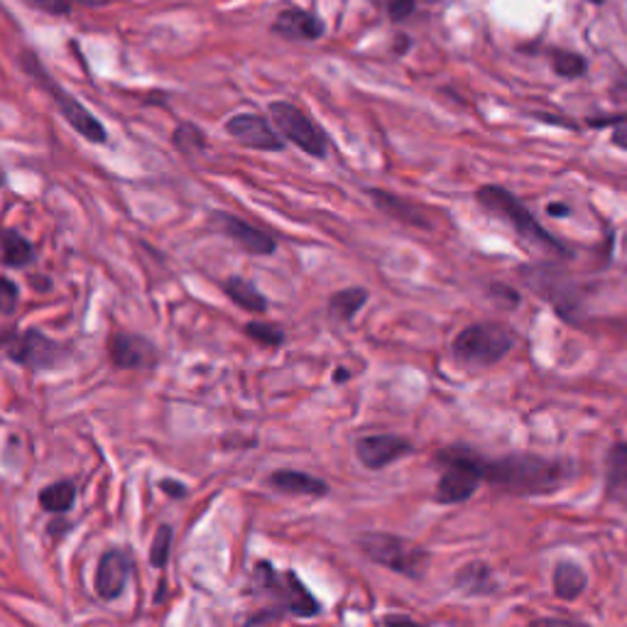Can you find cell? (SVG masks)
Wrapping results in <instances>:
<instances>
[{
	"label": "cell",
	"mask_w": 627,
	"mask_h": 627,
	"mask_svg": "<svg viewBox=\"0 0 627 627\" xmlns=\"http://www.w3.org/2000/svg\"><path fill=\"white\" fill-rule=\"evenodd\" d=\"M108 358L120 370H152L158 366V348L145 336L118 332L108 338Z\"/></svg>",
	"instance_id": "8fae6325"
},
{
	"label": "cell",
	"mask_w": 627,
	"mask_h": 627,
	"mask_svg": "<svg viewBox=\"0 0 627 627\" xmlns=\"http://www.w3.org/2000/svg\"><path fill=\"white\" fill-rule=\"evenodd\" d=\"M490 296H493V300H502L505 306H512V310H515L517 304H520V294H517L510 288H502V284H493Z\"/></svg>",
	"instance_id": "d6a6232c"
},
{
	"label": "cell",
	"mask_w": 627,
	"mask_h": 627,
	"mask_svg": "<svg viewBox=\"0 0 627 627\" xmlns=\"http://www.w3.org/2000/svg\"><path fill=\"white\" fill-rule=\"evenodd\" d=\"M32 8L42 10V13L50 15H69L72 13V3L69 0H28Z\"/></svg>",
	"instance_id": "1f68e13d"
},
{
	"label": "cell",
	"mask_w": 627,
	"mask_h": 627,
	"mask_svg": "<svg viewBox=\"0 0 627 627\" xmlns=\"http://www.w3.org/2000/svg\"><path fill=\"white\" fill-rule=\"evenodd\" d=\"M172 140H174V145L184 152V155H194V152H202L206 148V138L202 130L190 123H184L174 130Z\"/></svg>",
	"instance_id": "83f0119b"
},
{
	"label": "cell",
	"mask_w": 627,
	"mask_h": 627,
	"mask_svg": "<svg viewBox=\"0 0 627 627\" xmlns=\"http://www.w3.org/2000/svg\"><path fill=\"white\" fill-rule=\"evenodd\" d=\"M588 126H593V128L613 126V145L627 150V113L625 116H613V118H601V120H588Z\"/></svg>",
	"instance_id": "f546056e"
},
{
	"label": "cell",
	"mask_w": 627,
	"mask_h": 627,
	"mask_svg": "<svg viewBox=\"0 0 627 627\" xmlns=\"http://www.w3.org/2000/svg\"><path fill=\"white\" fill-rule=\"evenodd\" d=\"M376 3L380 10H385V15H388L392 23H402L417 8V0H376Z\"/></svg>",
	"instance_id": "f1b7e54d"
},
{
	"label": "cell",
	"mask_w": 627,
	"mask_h": 627,
	"mask_svg": "<svg viewBox=\"0 0 627 627\" xmlns=\"http://www.w3.org/2000/svg\"><path fill=\"white\" fill-rule=\"evenodd\" d=\"M18 302H20V292H18V284L8 278H0V314L10 316L18 310Z\"/></svg>",
	"instance_id": "4dcf8cb0"
},
{
	"label": "cell",
	"mask_w": 627,
	"mask_h": 627,
	"mask_svg": "<svg viewBox=\"0 0 627 627\" xmlns=\"http://www.w3.org/2000/svg\"><path fill=\"white\" fill-rule=\"evenodd\" d=\"M605 495L627 505V439L615 444L605 456Z\"/></svg>",
	"instance_id": "d6986e66"
},
{
	"label": "cell",
	"mask_w": 627,
	"mask_h": 627,
	"mask_svg": "<svg viewBox=\"0 0 627 627\" xmlns=\"http://www.w3.org/2000/svg\"><path fill=\"white\" fill-rule=\"evenodd\" d=\"M368 302V290L363 288H350V290H340L336 294H332V300H328V314L336 322H350L360 310L363 304Z\"/></svg>",
	"instance_id": "cb8c5ba5"
},
{
	"label": "cell",
	"mask_w": 627,
	"mask_h": 627,
	"mask_svg": "<svg viewBox=\"0 0 627 627\" xmlns=\"http://www.w3.org/2000/svg\"><path fill=\"white\" fill-rule=\"evenodd\" d=\"M23 67L32 76V79H35L42 86V89L50 94L54 106L60 108L62 118L67 120V123L76 130V133H79L84 140L96 142V145H104V142L108 140V133H106V128H104L101 120H98L89 111V108H84L79 101H76L72 94L64 91L62 86L52 79V76H47V72L42 69L40 60L30 50L23 52Z\"/></svg>",
	"instance_id": "ba28073f"
},
{
	"label": "cell",
	"mask_w": 627,
	"mask_h": 627,
	"mask_svg": "<svg viewBox=\"0 0 627 627\" xmlns=\"http://www.w3.org/2000/svg\"><path fill=\"white\" fill-rule=\"evenodd\" d=\"M130 569H133V561H130L123 549H108L96 566V576H94L96 596L104 601H116L123 596L126 583L130 579Z\"/></svg>",
	"instance_id": "5bb4252c"
},
{
	"label": "cell",
	"mask_w": 627,
	"mask_h": 627,
	"mask_svg": "<svg viewBox=\"0 0 627 627\" xmlns=\"http://www.w3.org/2000/svg\"><path fill=\"white\" fill-rule=\"evenodd\" d=\"M412 442L400 434H368L356 442V456L368 471H382L412 454Z\"/></svg>",
	"instance_id": "7c38bea8"
},
{
	"label": "cell",
	"mask_w": 627,
	"mask_h": 627,
	"mask_svg": "<svg viewBox=\"0 0 627 627\" xmlns=\"http://www.w3.org/2000/svg\"><path fill=\"white\" fill-rule=\"evenodd\" d=\"M268 486H272L274 490L288 493V495H306V498H324L328 493V483L310 476V473L302 471H290V468H280L270 473Z\"/></svg>",
	"instance_id": "e0dca14e"
},
{
	"label": "cell",
	"mask_w": 627,
	"mask_h": 627,
	"mask_svg": "<svg viewBox=\"0 0 627 627\" xmlns=\"http://www.w3.org/2000/svg\"><path fill=\"white\" fill-rule=\"evenodd\" d=\"M476 199L478 204L486 208L488 214L493 216H498L500 221L505 224H510L517 234L525 236L527 240H532V244L537 246H542L547 250H554V252H569V248L561 244V240H556L549 230L537 221L534 214L527 208L517 196L508 190H502V186H495V184H486V186H480V190L476 192Z\"/></svg>",
	"instance_id": "3957f363"
},
{
	"label": "cell",
	"mask_w": 627,
	"mask_h": 627,
	"mask_svg": "<svg viewBox=\"0 0 627 627\" xmlns=\"http://www.w3.org/2000/svg\"><path fill=\"white\" fill-rule=\"evenodd\" d=\"M547 212H549V214H552V216H554V214H559V216H569V206H561V204H549V206H547Z\"/></svg>",
	"instance_id": "d590c367"
},
{
	"label": "cell",
	"mask_w": 627,
	"mask_h": 627,
	"mask_svg": "<svg viewBox=\"0 0 627 627\" xmlns=\"http://www.w3.org/2000/svg\"><path fill=\"white\" fill-rule=\"evenodd\" d=\"M272 32L278 37L292 40V42H314L324 35L326 25L322 18L312 13V10L282 8L280 15L274 18Z\"/></svg>",
	"instance_id": "9a60e30c"
},
{
	"label": "cell",
	"mask_w": 627,
	"mask_h": 627,
	"mask_svg": "<svg viewBox=\"0 0 627 627\" xmlns=\"http://www.w3.org/2000/svg\"><path fill=\"white\" fill-rule=\"evenodd\" d=\"M246 336L256 340L260 346H268V348H278L284 344V332L280 326L268 324V322H250L246 324Z\"/></svg>",
	"instance_id": "484cf974"
},
{
	"label": "cell",
	"mask_w": 627,
	"mask_h": 627,
	"mask_svg": "<svg viewBox=\"0 0 627 627\" xmlns=\"http://www.w3.org/2000/svg\"><path fill=\"white\" fill-rule=\"evenodd\" d=\"M40 508L52 515H64L74 508L76 500V488L72 480H57L50 483L47 488L40 490Z\"/></svg>",
	"instance_id": "603a6c76"
},
{
	"label": "cell",
	"mask_w": 627,
	"mask_h": 627,
	"mask_svg": "<svg viewBox=\"0 0 627 627\" xmlns=\"http://www.w3.org/2000/svg\"><path fill=\"white\" fill-rule=\"evenodd\" d=\"M162 488L167 495H172V498H184L186 495V486H182V483H174V480H162Z\"/></svg>",
	"instance_id": "836d02e7"
},
{
	"label": "cell",
	"mask_w": 627,
	"mask_h": 627,
	"mask_svg": "<svg viewBox=\"0 0 627 627\" xmlns=\"http://www.w3.org/2000/svg\"><path fill=\"white\" fill-rule=\"evenodd\" d=\"M252 593L272 601L280 615H294V618H316L322 605L312 596L294 571H274L270 561H258L252 569Z\"/></svg>",
	"instance_id": "7a4b0ae2"
},
{
	"label": "cell",
	"mask_w": 627,
	"mask_h": 627,
	"mask_svg": "<svg viewBox=\"0 0 627 627\" xmlns=\"http://www.w3.org/2000/svg\"><path fill=\"white\" fill-rule=\"evenodd\" d=\"M442 464V478L436 483V502L456 505L473 498L486 476V458L473 448H444L436 456Z\"/></svg>",
	"instance_id": "277c9868"
},
{
	"label": "cell",
	"mask_w": 627,
	"mask_h": 627,
	"mask_svg": "<svg viewBox=\"0 0 627 627\" xmlns=\"http://www.w3.org/2000/svg\"><path fill=\"white\" fill-rule=\"evenodd\" d=\"M172 552V527L160 525L155 537H152V549H150V564L155 569H164L170 561Z\"/></svg>",
	"instance_id": "4316f807"
},
{
	"label": "cell",
	"mask_w": 627,
	"mask_h": 627,
	"mask_svg": "<svg viewBox=\"0 0 627 627\" xmlns=\"http://www.w3.org/2000/svg\"><path fill=\"white\" fill-rule=\"evenodd\" d=\"M35 260V246L18 230H0V262L6 268H28Z\"/></svg>",
	"instance_id": "44dd1931"
},
{
	"label": "cell",
	"mask_w": 627,
	"mask_h": 627,
	"mask_svg": "<svg viewBox=\"0 0 627 627\" xmlns=\"http://www.w3.org/2000/svg\"><path fill=\"white\" fill-rule=\"evenodd\" d=\"M588 586V576L576 561H559L554 569V593L561 601H576Z\"/></svg>",
	"instance_id": "ffe728a7"
},
{
	"label": "cell",
	"mask_w": 627,
	"mask_h": 627,
	"mask_svg": "<svg viewBox=\"0 0 627 627\" xmlns=\"http://www.w3.org/2000/svg\"><path fill=\"white\" fill-rule=\"evenodd\" d=\"M370 199L376 204L382 214H388L390 218H398V221L414 226V228H429V218L424 216L422 206L412 204L410 199H402L398 194L382 192V190H370Z\"/></svg>",
	"instance_id": "ac0fdd59"
},
{
	"label": "cell",
	"mask_w": 627,
	"mask_h": 627,
	"mask_svg": "<svg viewBox=\"0 0 627 627\" xmlns=\"http://www.w3.org/2000/svg\"><path fill=\"white\" fill-rule=\"evenodd\" d=\"M69 3L84 6V8H104V6H108V3H113V0H69Z\"/></svg>",
	"instance_id": "e575fe53"
},
{
	"label": "cell",
	"mask_w": 627,
	"mask_h": 627,
	"mask_svg": "<svg viewBox=\"0 0 627 627\" xmlns=\"http://www.w3.org/2000/svg\"><path fill=\"white\" fill-rule=\"evenodd\" d=\"M358 549L372 564L394 571L407 579L424 576L429 564V552L410 539L388 532H366L358 537Z\"/></svg>",
	"instance_id": "5b68a950"
},
{
	"label": "cell",
	"mask_w": 627,
	"mask_h": 627,
	"mask_svg": "<svg viewBox=\"0 0 627 627\" xmlns=\"http://www.w3.org/2000/svg\"><path fill=\"white\" fill-rule=\"evenodd\" d=\"M226 133L234 138L238 145H246L250 150H262V152L284 150V140L280 136V130H274L270 126V120L258 113H238L234 118H228Z\"/></svg>",
	"instance_id": "30bf717a"
},
{
	"label": "cell",
	"mask_w": 627,
	"mask_h": 627,
	"mask_svg": "<svg viewBox=\"0 0 627 627\" xmlns=\"http://www.w3.org/2000/svg\"><path fill=\"white\" fill-rule=\"evenodd\" d=\"M224 292L228 294V300L238 304L240 310H246L250 314H266L268 312V300L266 294H260V290L246 278H228L224 284Z\"/></svg>",
	"instance_id": "7402d4cb"
},
{
	"label": "cell",
	"mask_w": 627,
	"mask_h": 627,
	"mask_svg": "<svg viewBox=\"0 0 627 627\" xmlns=\"http://www.w3.org/2000/svg\"><path fill=\"white\" fill-rule=\"evenodd\" d=\"M454 583L464 596L473 598L493 596V593H498L500 588L498 579H495V571L486 564V561H468V564L456 571Z\"/></svg>",
	"instance_id": "2e32d148"
},
{
	"label": "cell",
	"mask_w": 627,
	"mask_h": 627,
	"mask_svg": "<svg viewBox=\"0 0 627 627\" xmlns=\"http://www.w3.org/2000/svg\"><path fill=\"white\" fill-rule=\"evenodd\" d=\"M382 623H412V618H407V615H388V618H382Z\"/></svg>",
	"instance_id": "8d00e7d4"
},
{
	"label": "cell",
	"mask_w": 627,
	"mask_h": 627,
	"mask_svg": "<svg viewBox=\"0 0 627 627\" xmlns=\"http://www.w3.org/2000/svg\"><path fill=\"white\" fill-rule=\"evenodd\" d=\"M214 226L250 256H272L278 250V240L268 230L252 226L234 214H214Z\"/></svg>",
	"instance_id": "4fadbf2b"
},
{
	"label": "cell",
	"mask_w": 627,
	"mask_h": 627,
	"mask_svg": "<svg viewBox=\"0 0 627 627\" xmlns=\"http://www.w3.org/2000/svg\"><path fill=\"white\" fill-rule=\"evenodd\" d=\"M515 346V334L508 326L495 324V322H480L471 324L461 332L454 344H451V354L464 366L473 368H486L495 366L510 354Z\"/></svg>",
	"instance_id": "52a82bcc"
},
{
	"label": "cell",
	"mask_w": 627,
	"mask_h": 627,
	"mask_svg": "<svg viewBox=\"0 0 627 627\" xmlns=\"http://www.w3.org/2000/svg\"><path fill=\"white\" fill-rule=\"evenodd\" d=\"M552 67L559 76H564V79H579V76L586 74V60H583L581 54H576V52L554 50L552 52Z\"/></svg>",
	"instance_id": "d4e9b609"
},
{
	"label": "cell",
	"mask_w": 627,
	"mask_h": 627,
	"mask_svg": "<svg viewBox=\"0 0 627 627\" xmlns=\"http://www.w3.org/2000/svg\"><path fill=\"white\" fill-rule=\"evenodd\" d=\"M569 464L539 454H508L486 461L483 480L512 495H549L566 486Z\"/></svg>",
	"instance_id": "6da1fadb"
},
{
	"label": "cell",
	"mask_w": 627,
	"mask_h": 627,
	"mask_svg": "<svg viewBox=\"0 0 627 627\" xmlns=\"http://www.w3.org/2000/svg\"><path fill=\"white\" fill-rule=\"evenodd\" d=\"M0 354L20 368L42 372L64 366L69 358V348L37 332V328H25V332L10 328V332H0Z\"/></svg>",
	"instance_id": "8992f818"
},
{
	"label": "cell",
	"mask_w": 627,
	"mask_h": 627,
	"mask_svg": "<svg viewBox=\"0 0 627 627\" xmlns=\"http://www.w3.org/2000/svg\"><path fill=\"white\" fill-rule=\"evenodd\" d=\"M270 118H272L274 128L280 130V136L288 142H292V145H296L314 160L326 158V152H328L326 133L302 111V108H296L288 101H272Z\"/></svg>",
	"instance_id": "9c48e42d"
}]
</instances>
